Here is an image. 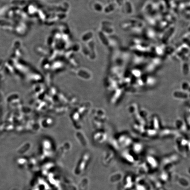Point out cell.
<instances>
[{
  "label": "cell",
  "instance_id": "52a82bcc",
  "mask_svg": "<svg viewBox=\"0 0 190 190\" xmlns=\"http://www.w3.org/2000/svg\"><path fill=\"white\" fill-rule=\"evenodd\" d=\"M139 106L136 103L132 104L128 108V111L133 118L139 115Z\"/></svg>",
  "mask_w": 190,
  "mask_h": 190
},
{
  "label": "cell",
  "instance_id": "9c48e42d",
  "mask_svg": "<svg viewBox=\"0 0 190 190\" xmlns=\"http://www.w3.org/2000/svg\"><path fill=\"white\" fill-rule=\"evenodd\" d=\"M159 135V131L152 128L146 129L142 136L147 138H153Z\"/></svg>",
  "mask_w": 190,
  "mask_h": 190
},
{
  "label": "cell",
  "instance_id": "e0dca14e",
  "mask_svg": "<svg viewBox=\"0 0 190 190\" xmlns=\"http://www.w3.org/2000/svg\"><path fill=\"white\" fill-rule=\"evenodd\" d=\"M139 115L142 119L146 121L148 116V113L147 110L144 109H139Z\"/></svg>",
  "mask_w": 190,
  "mask_h": 190
},
{
  "label": "cell",
  "instance_id": "7c38bea8",
  "mask_svg": "<svg viewBox=\"0 0 190 190\" xmlns=\"http://www.w3.org/2000/svg\"><path fill=\"white\" fill-rule=\"evenodd\" d=\"M143 79V82L144 83L145 85H147L148 87H153L155 86L157 83L156 80L152 77H145L144 79Z\"/></svg>",
  "mask_w": 190,
  "mask_h": 190
},
{
  "label": "cell",
  "instance_id": "4fadbf2b",
  "mask_svg": "<svg viewBox=\"0 0 190 190\" xmlns=\"http://www.w3.org/2000/svg\"><path fill=\"white\" fill-rule=\"evenodd\" d=\"M132 148L136 153H139L143 148V144L139 142H133L132 145Z\"/></svg>",
  "mask_w": 190,
  "mask_h": 190
},
{
  "label": "cell",
  "instance_id": "277c9868",
  "mask_svg": "<svg viewBox=\"0 0 190 190\" xmlns=\"http://www.w3.org/2000/svg\"><path fill=\"white\" fill-rule=\"evenodd\" d=\"M124 92V89L122 88L118 87L116 90L112 92V95L110 98V102L112 105H115L118 103L121 98H122Z\"/></svg>",
  "mask_w": 190,
  "mask_h": 190
},
{
  "label": "cell",
  "instance_id": "5bb4252c",
  "mask_svg": "<svg viewBox=\"0 0 190 190\" xmlns=\"http://www.w3.org/2000/svg\"><path fill=\"white\" fill-rule=\"evenodd\" d=\"M108 143L111 147L116 150H119L121 148L119 144L118 143L116 138L111 137L109 138Z\"/></svg>",
  "mask_w": 190,
  "mask_h": 190
},
{
  "label": "cell",
  "instance_id": "8fae6325",
  "mask_svg": "<svg viewBox=\"0 0 190 190\" xmlns=\"http://www.w3.org/2000/svg\"><path fill=\"white\" fill-rule=\"evenodd\" d=\"M124 89L125 92H127L129 94H134L138 92L139 88L131 84L126 86L124 88Z\"/></svg>",
  "mask_w": 190,
  "mask_h": 190
},
{
  "label": "cell",
  "instance_id": "7a4b0ae2",
  "mask_svg": "<svg viewBox=\"0 0 190 190\" xmlns=\"http://www.w3.org/2000/svg\"><path fill=\"white\" fill-rule=\"evenodd\" d=\"M179 134L178 131L176 129L172 128H164L161 129L159 131V135L161 138H170L176 137Z\"/></svg>",
  "mask_w": 190,
  "mask_h": 190
},
{
  "label": "cell",
  "instance_id": "d6986e66",
  "mask_svg": "<svg viewBox=\"0 0 190 190\" xmlns=\"http://www.w3.org/2000/svg\"><path fill=\"white\" fill-rule=\"evenodd\" d=\"M184 122L188 126V129H190V111L187 112L185 115V118L184 120Z\"/></svg>",
  "mask_w": 190,
  "mask_h": 190
},
{
  "label": "cell",
  "instance_id": "3957f363",
  "mask_svg": "<svg viewBox=\"0 0 190 190\" xmlns=\"http://www.w3.org/2000/svg\"><path fill=\"white\" fill-rule=\"evenodd\" d=\"M175 126L176 128V129L179 133L180 132V133L183 134V136H186L188 133H189L190 129H188L184 120L180 118H177L175 120Z\"/></svg>",
  "mask_w": 190,
  "mask_h": 190
},
{
  "label": "cell",
  "instance_id": "ba28073f",
  "mask_svg": "<svg viewBox=\"0 0 190 190\" xmlns=\"http://www.w3.org/2000/svg\"><path fill=\"white\" fill-rule=\"evenodd\" d=\"M151 125L152 128L159 131L161 129V124L159 116L154 115L151 119Z\"/></svg>",
  "mask_w": 190,
  "mask_h": 190
},
{
  "label": "cell",
  "instance_id": "6da1fadb",
  "mask_svg": "<svg viewBox=\"0 0 190 190\" xmlns=\"http://www.w3.org/2000/svg\"><path fill=\"white\" fill-rule=\"evenodd\" d=\"M119 144L121 147H128L131 146L133 143V139L129 136L127 134L122 133L118 136V137H116Z\"/></svg>",
  "mask_w": 190,
  "mask_h": 190
},
{
  "label": "cell",
  "instance_id": "9a60e30c",
  "mask_svg": "<svg viewBox=\"0 0 190 190\" xmlns=\"http://www.w3.org/2000/svg\"><path fill=\"white\" fill-rule=\"evenodd\" d=\"M173 33H174V29L173 28H171L169 29L168 31H167L165 33V34L164 35L163 37V42L164 43H166L168 41V40L169 39L170 37L172 36L171 35L173 34Z\"/></svg>",
  "mask_w": 190,
  "mask_h": 190
},
{
  "label": "cell",
  "instance_id": "44dd1931",
  "mask_svg": "<svg viewBox=\"0 0 190 190\" xmlns=\"http://www.w3.org/2000/svg\"><path fill=\"white\" fill-rule=\"evenodd\" d=\"M115 9V7L114 6V4H109L108 6L106 8V9H105V12H113Z\"/></svg>",
  "mask_w": 190,
  "mask_h": 190
},
{
  "label": "cell",
  "instance_id": "ac0fdd59",
  "mask_svg": "<svg viewBox=\"0 0 190 190\" xmlns=\"http://www.w3.org/2000/svg\"><path fill=\"white\" fill-rule=\"evenodd\" d=\"M183 74L186 76L189 73V66L188 63H185L182 66Z\"/></svg>",
  "mask_w": 190,
  "mask_h": 190
},
{
  "label": "cell",
  "instance_id": "5b68a950",
  "mask_svg": "<svg viewBox=\"0 0 190 190\" xmlns=\"http://www.w3.org/2000/svg\"><path fill=\"white\" fill-rule=\"evenodd\" d=\"M172 96L173 98L178 100H187L190 98V92H186L183 90H175L172 92Z\"/></svg>",
  "mask_w": 190,
  "mask_h": 190
},
{
  "label": "cell",
  "instance_id": "30bf717a",
  "mask_svg": "<svg viewBox=\"0 0 190 190\" xmlns=\"http://www.w3.org/2000/svg\"><path fill=\"white\" fill-rule=\"evenodd\" d=\"M132 128L134 131L135 132L138 134H139L141 136L143 135L146 129L145 128V126L140 124L137 123L136 122H135L133 124Z\"/></svg>",
  "mask_w": 190,
  "mask_h": 190
},
{
  "label": "cell",
  "instance_id": "8992f818",
  "mask_svg": "<svg viewBox=\"0 0 190 190\" xmlns=\"http://www.w3.org/2000/svg\"><path fill=\"white\" fill-rule=\"evenodd\" d=\"M119 87L118 81L114 78H109L107 81L106 88L110 92H112Z\"/></svg>",
  "mask_w": 190,
  "mask_h": 190
},
{
  "label": "cell",
  "instance_id": "2e32d148",
  "mask_svg": "<svg viewBox=\"0 0 190 190\" xmlns=\"http://www.w3.org/2000/svg\"><path fill=\"white\" fill-rule=\"evenodd\" d=\"M180 87H181V90L186 91V92H190V83L188 81H183L182 83L181 84Z\"/></svg>",
  "mask_w": 190,
  "mask_h": 190
},
{
  "label": "cell",
  "instance_id": "ffe728a7",
  "mask_svg": "<svg viewBox=\"0 0 190 190\" xmlns=\"http://www.w3.org/2000/svg\"><path fill=\"white\" fill-rule=\"evenodd\" d=\"M100 37L102 42L104 44V45H106V46L109 45V41H108L107 37L104 35V33H100Z\"/></svg>",
  "mask_w": 190,
  "mask_h": 190
}]
</instances>
